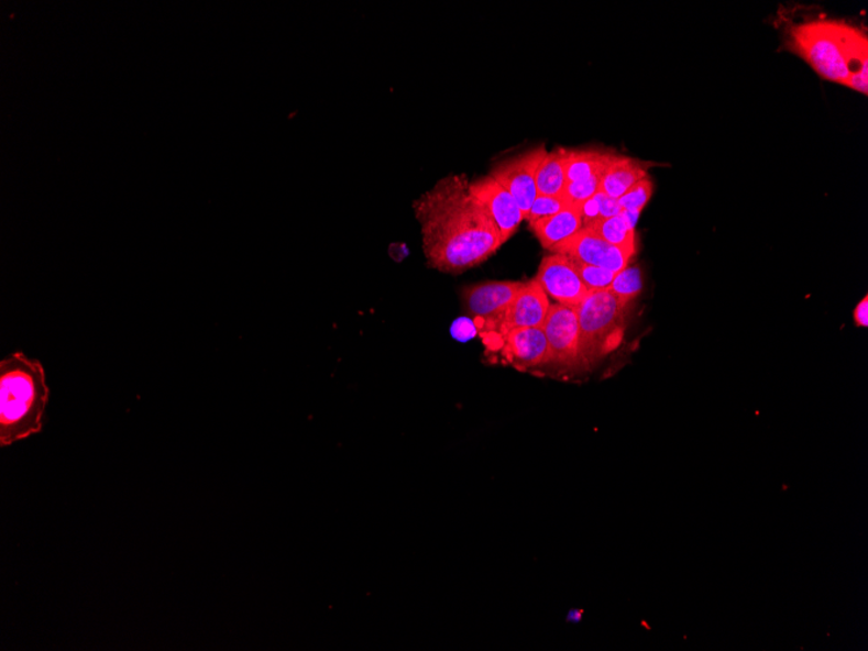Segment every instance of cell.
I'll use <instances>...</instances> for the list:
<instances>
[{"label":"cell","mask_w":868,"mask_h":651,"mask_svg":"<svg viewBox=\"0 0 868 651\" xmlns=\"http://www.w3.org/2000/svg\"><path fill=\"white\" fill-rule=\"evenodd\" d=\"M548 150L538 146L527 150L508 159L494 164L491 176L510 192L515 202L518 203L523 212L524 220H527L530 207L537 198L536 175L538 166L547 156Z\"/></svg>","instance_id":"5b68a950"},{"label":"cell","mask_w":868,"mask_h":651,"mask_svg":"<svg viewBox=\"0 0 868 651\" xmlns=\"http://www.w3.org/2000/svg\"><path fill=\"white\" fill-rule=\"evenodd\" d=\"M576 263V267L587 291L608 290L612 286L615 274L612 271L587 266V264Z\"/></svg>","instance_id":"7402d4cb"},{"label":"cell","mask_w":868,"mask_h":651,"mask_svg":"<svg viewBox=\"0 0 868 651\" xmlns=\"http://www.w3.org/2000/svg\"><path fill=\"white\" fill-rule=\"evenodd\" d=\"M470 183L465 175H450L413 203L428 266L447 274L477 267L504 245Z\"/></svg>","instance_id":"6da1fadb"},{"label":"cell","mask_w":868,"mask_h":651,"mask_svg":"<svg viewBox=\"0 0 868 651\" xmlns=\"http://www.w3.org/2000/svg\"><path fill=\"white\" fill-rule=\"evenodd\" d=\"M529 228L540 240L543 249L556 254L584 228L580 206L567 205L552 217L529 223Z\"/></svg>","instance_id":"4fadbf2b"},{"label":"cell","mask_w":868,"mask_h":651,"mask_svg":"<svg viewBox=\"0 0 868 651\" xmlns=\"http://www.w3.org/2000/svg\"><path fill=\"white\" fill-rule=\"evenodd\" d=\"M506 356L516 368L532 369L550 363V350L542 328H520L505 334Z\"/></svg>","instance_id":"7c38bea8"},{"label":"cell","mask_w":868,"mask_h":651,"mask_svg":"<svg viewBox=\"0 0 868 651\" xmlns=\"http://www.w3.org/2000/svg\"><path fill=\"white\" fill-rule=\"evenodd\" d=\"M526 283L487 282L468 286L462 290L463 309L469 317L496 323Z\"/></svg>","instance_id":"9c48e42d"},{"label":"cell","mask_w":868,"mask_h":651,"mask_svg":"<svg viewBox=\"0 0 868 651\" xmlns=\"http://www.w3.org/2000/svg\"><path fill=\"white\" fill-rule=\"evenodd\" d=\"M838 37L849 69L848 88L867 96L868 92V52L867 37L857 27L837 23Z\"/></svg>","instance_id":"5bb4252c"},{"label":"cell","mask_w":868,"mask_h":651,"mask_svg":"<svg viewBox=\"0 0 868 651\" xmlns=\"http://www.w3.org/2000/svg\"><path fill=\"white\" fill-rule=\"evenodd\" d=\"M652 195V183L650 178L644 177L630 188L626 195L620 197L619 205L623 211L641 213L645 206L649 203Z\"/></svg>","instance_id":"44dd1931"},{"label":"cell","mask_w":868,"mask_h":651,"mask_svg":"<svg viewBox=\"0 0 868 651\" xmlns=\"http://www.w3.org/2000/svg\"><path fill=\"white\" fill-rule=\"evenodd\" d=\"M636 247H618L609 245L595 234L592 228H583L570 242H567L556 254H563L581 264L605 268L619 274L628 267Z\"/></svg>","instance_id":"ba28073f"},{"label":"cell","mask_w":868,"mask_h":651,"mask_svg":"<svg viewBox=\"0 0 868 651\" xmlns=\"http://www.w3.org/2000/svg\"><path fill=\"white\" fill-rule=\"evenodd\" d=\"M550 309L549 298L536 280L524 284L499 320L504 335L514 329L542 328Z\"/></svg>","instance_id":"8fae6325"},{"label":"cell","mask_w":868,"mask_h":651,"mask_svg":"<svg viewBox=\"0 0 868 651\" xmlns=\"http://www.w3.org/2000/svg\"><path fill=\"white\" fill-rule=\"evenodd\" d=\"M604 172H600V174L595 176L585 178V180L567 183L563 191V197L567 202L580 206L586 202V200L597 196L601 191V181L602 176H604Z\"/></svg>","instance_id":"ffe728a7"},{"label":"cell","mask_w":868,"mask_h":651,"mask_svg":"<svg viewBox=\"0 0 868 651\" xmlns=\"http://www.w3.org/2000/svg\"><path fill=\"white\" fill-rule=\"evenodd\" d=\"M609 291L616 297H619L626 302L630 304L635 298L640 296L642 290V272L640 268L627 267L615 275Z\"/></svg>","instance_id":"d6986e66"},{"label":"cell","mask_w":868,"mask_h":651,"mask_svg":"<svg viewBox=\"0 0 868 651\" xmlns=\"http://www.w3.org/2000/svg\"><path fill=\"white\" fill-rule=\"evenodd\" d=\"M615 154L604 152H575L569 150L565 162V180L575 183L585 180L604 172L614 159Z\"/></svg>","instance_id":"e0dca14e"},{"label":"cell","mask_w":868,"mask_h":651,"mask_svg":"<svg viewBox=\"0 0 868 651\" xmlns=\"http://www.w3.org/2000/svg\"><path fill=\"white\" fill-rule=\"evenodd\" d=\"M580 212L581 219H583V227L591 228L593 224L597 223L601 219L600 207L597 199L593 197L590 200H586L583 205H580Z\"/></svg>","instance_id":"d4e9b609"},{"label":"cell","mask_w":868,"mask_h":651,"mask_svg":"<svg viewBox=\"0 0 868 651\" xmlns=\"http://www.w3.org/2000/svg\"><path fill=\"white\" fill-rule=\"evenodd\" d=\"M549 342L550 364L576 369L580 363V329L575 307L550 305L542 325Z\"/></svg>","instance_id":"8992f818"},{"label":"cell","mask_w":868,"mask_h":651,"mask_svg":"<svg viewBox=\"0 0 868 651\" xmlns=\"http://www.w3.org/2000/svg\"><path fill=\"white\" fill-rule=\"evenodd\" d=\"M628 305L612 291L601 290L587 293L583 302L575 307L581 368H590L620 345Z\"/></svg>","instance_id":"3957f363"},{"label":"cell","mask_w":868,"mask_h":651,"mask_svg":"<svg viewBox=\"0 0 868 651\" xmlns=\"http://www.w3.org/2000/svg\"><path fill=\"white\" fill-rule=\"evenodd\" d=\"M472 195L482 202L490 212L501 233L502 241L506 243L513 238L524 220L518 203L504 186L494 180L491 175L476 178L470 183Z\"/></svg>","instance_id":"30bf717a"},{"label":"cell","mask_w":868,"mask_h":651,"mask_svg":"<svg viewBox=\"0 0 868 651\" xmlns=\"http://www.w3.org/2000/svg\"><path fill=\"white\" fill-rule=\"evenodd\" d=\"M567 205L570 203L567 202L563 196L561 197L537 196L532 207H530L527 217L528 223H535V221L552 217V214H556L559 211L563 210Z\"/></svg>","instance_id":"603a6c76"},{"label":"cell","mask_w":868,"mask_h":651,"mask_svg":"<svg viewBox=\"0 0 868 651\" xmlns=\"http://www.w3.org/2000/svg\"><path fill=\"white\" fill-rule=\"evenodd\" d=\"M795 52L812 66L817 75L832 82L849 81V69L838 37L836 21H812L794 26L791 32Z\"/></svg>","instance_id":"277c9868"},{"label":"cell","mask_w":868,"mask_h":651,"mask_svg":"<svg viewBox=\"0 0 868 651\" xmlns=\"http://www.w3.org/2000/svg\"><path fill=\"white\" fill-rule=\"evenodd\" d=\"M644 177H647V169L641 162L615 155L602 176L601 192L619 199Z\"/></svg>","instance_id":"9a60e30c"},{"label":"cell","mask_w":868,"mask_h":651,"mask_svg":"<svg viewBox=\"0 0 868 651\" xmlns=\"http://www.w3.org/2000/svg\"><path fill=\"white\" fill-rule=\"evenodd\" d=\"M855 321L858 327H868V297L866 296L857 305L855 310Z\"/></svg>","instance_id":"484cf974"},{"label":"cell","mask_w":868,"mask_h":651,"mask_svg":"<svg viewBox=\"0 0 868 651\" xmlns=\"http://www.w3.org/2000/svg\"><path fill=\"white\" fill-rule=\"evenodd\" d=\"M595 234L600 235L609 245L618 247H636L635 228L627 223L623 213L618 217L600 219L591 227Z\"/></svg>","instance_id":"ac0fdd59"},{"label":"cell","mask_w":868,"mask_h":651,"mask_svg":"<svg viewBox=\"0 0 868 651\" xmlns=\"http://www.w3.org/2000/svg\"><path fill=\"white\" fill-rule=\"evenodd\" d=\"M535 280L559 305L576 307L587 296L576 263L563 254L545 256Z\"/></svg>","instance_id":"52a82bcc"},{"label":"cell","mask_w":868,"mask_h":651,"mask_svg":"<svg viewBox=\"0 0 868 651\" xmlns=\"http://www.w3.org/2000/svg\"><path fill=\"white\" fill-rule=\"evenodd\" d=\"M569 150L556 148L548 152L538 166L536 175L537 195L543 197H561L567 185L565 162Z\"/></svg>","instance_id":"2e32d148"},{"label":"cell","mask_w":868,"mask_h":651,"mask_svg":"<svg viewBox=\"0 0 868 651\" xmlns=\"http://www.w3.org/2000/svg\"><path fill=\"white\" fill-rule=\"evenodd\" d=\"M595 199L598 202L601 219L618 217L623 212L618 199L609 198L601 191L595 196Z\"/></svg>","instance_id":"cb8c5ba5"},{"label":"cell","mask_w":868,"mask_h":651,"mask_svg":"<svg viewBox=\"0 0 868 651\" xmlns=\"http://www.w3.org/2000/svg\"><path fill=\"white\" fill-rule=\"evenodd\" d=\"M48 399L40 361L20 352L4 357L0 362V446L41 433Z\"/></svg>","instance_id":"7a4b0ae2"}]
</instances>
